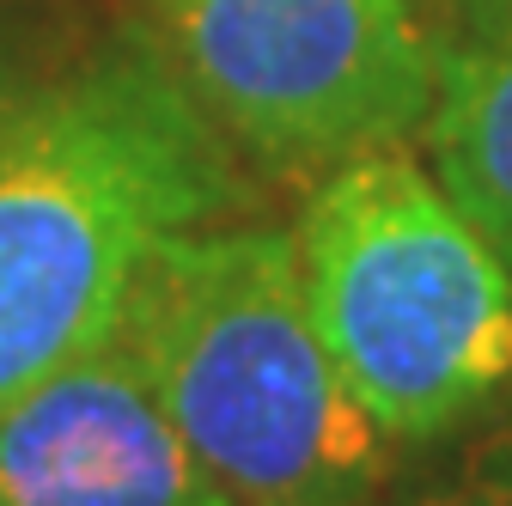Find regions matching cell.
<instances>
[{
    "label": "cell",
    "instance_id": "obj_1",
    "mask_svg": "<svg viewBox=\"0 0 512 506\" xmlns=\"http://www.w3.org/2000/svg\"><path fill=\"white\" fill-rule=\"evenodd\" d=\"M226 208L214 116L141 43L0 98V403L92 354L141 263Z\"/></svg>",
    "mask_w": 512,
    "mask_h": 506
},
{
    "label": "cell",
    "instance_id": "obj_2",
    "mask_svg": "<svg viewBox=\"0 0 512 506\" xmlns=\"http://www.w3.org/2000/svg\"><path fill=\"white\" fill-rule=\"evenodd\" d=\"M122 348L226 506H378L397 439L342 378L293 232L189 226L141 263Z\"/></svg>",
    "mask_w": 512,
    "mask_h": 506
},
{
    "label": "cell",
    "instance_id": "obj_3",
    "mask_svg": "<svg viewBox=\"0 0 512 506\" xmlns=\"http://www.w3.org/2000/svg\"><path fill=\"white\" fill-rule=\"evenodd\" d=\"M293 257L342 378L397 446L512 397V269L403 141L317 177Z\"/></svg>",
    "mask_w": 512,
    "mask_h": 506
},
{
    "label": "cell",
    "instance_id": "obj_4",
    "mask_svg": "<svg viewBox=\"0 0 512 506\" xmlns=\"http://www.w3.org/2000/svg\"><path fill=\"white\" fill-rule=\"evenodd\" d=\"M159 19L214 129L281 171L409 141L439 98L415 0H159Z\"/></svg>",
    "mask_w": 512,
    "mask_h": 506
},
{
    "label": "cell",
    "instance_id": "obj_5",
    "mask_svg": "<svg viewBox=\"0 0 512 506\" xmlns=\"http://www.w3.org/2000/svg\"><path fill=\"white\" fill-rule=\"evenodd\" d=\"M0 506H226L110 330L0 403Z\"/></svg>",
    "mask_w": 512,
    "mask_h": 506
},
{
    "label": "cell",
    "instance_id": "obj_6",
    "mask_svg": "<svg viewBox=\"0 0 512 506\" xmlns=\"http://www.w3.org/2000/svg\"><path fill=\"white\" fill-rule=\"evenodd\" d=\"M427 141L433 177L512 269V25L445 55Z\"/></svg>",
    "mask_w": 512,
    "mask_h": 506
},
{
    "label": "cell",
    "instance_id": "obj_7",
    "mask_svg": "<svg viewBox=\"0 0 512 506\" xmlns=\"http://www.w3.org/2000/svg\"><path fill=\"white\" fill-rule=\"evenodd\" d=\"M378 506H512V421L458 439Z\"/></svg>",
    "mask_w": 512,
    "mask_h": 506
},
{
    "label": "cell",
    "instance_id": "obj_8",
    "mask_svg": "<svg viewBox=\"0 0 512 506\" xmlns=\"http://www.w3.org/2000/svg\"><path fill=\"white\" fill-rule=\"evenodd\" d=\"M458 7H464V13H476V19H488L494 31H500V25H512V0H458Z\"/></svg>",
    "mask_w": 512,
    "mask_h": 506
}]
</instances>
